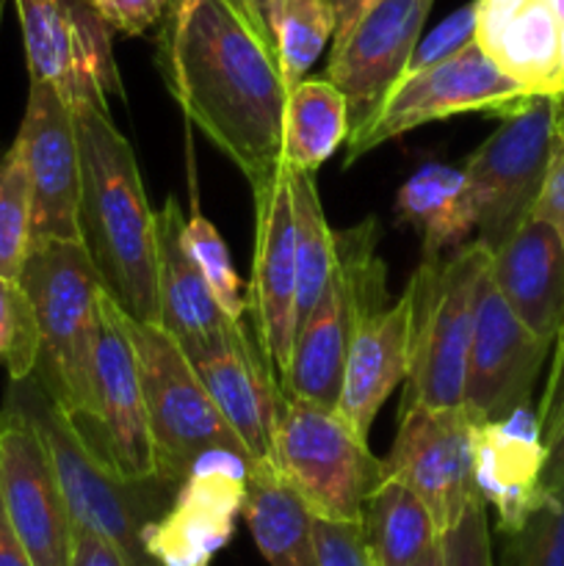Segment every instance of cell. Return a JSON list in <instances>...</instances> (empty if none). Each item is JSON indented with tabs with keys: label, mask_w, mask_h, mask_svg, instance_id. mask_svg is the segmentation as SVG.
Instances as JSON below:
<instances>
[{
	"label": "cell",
	"mask_w": 564,
	"mask_h": 566,
	"mask_svg": "<svg viewBox=\"0 0 564 566\" xmlns=\"http://www.w3.org/2000/svg\"><path fill=\"white\" fill-rule=\"evenodd\" d=\"M31 241V180L11 144L0 149V274L20 280Z\"/></svg>",
	"instance_id": "1f68e13d"
},
{
	"label": "cell",
	"mask_w": 564,
	"mask_h": 566,
	"mask_svg": "<svg viewBox=\"0 0 564 566\" xmlns=\"http://www.w3.org/2000/svg\"><path fill=\"white\" fill-rule=\"evenodd\" d=\"M86 3L108 22L111 31L142 36L169 14L175 0H86Z\"/></svg>",
	"instance_id": "f35d334b"
},
{
	"label": "cell",
	"mask_w": 564,
	"mask_h": 566,
	"mask_svg": "<svg viewBox=\"0 0 564 566\" xmlns=\"http://www.w3.org/2000/svg\"><path fill=\"white\" fill-rule=\"evenodd\" d=\"M125 329L136 352L155 473L180 486L199 457L210 451L241 453L252 462L247 446L216 407L180 343L164 326L138 324L127 313Z\"/></svg>",
	"instance_id": "52a82bcc"
},
{
	"label": "cell",
	"mask_w": 564,
	"mask_h": 566,
	"mask_svg": "<svg viewBox=\"0 0 564 566\" xmlns=\"http://www.w3.org/2000/svg\"><path fill=\"white\" fill-rule=\"evenodd\" d=\"M180 348L252 462L271 457L285 390L252 321H227L224 329Z\"/></svg>",
	"instance_id": "7c38bea8"
},
{
	"label": "cell",
	"mask_w": 564,
	"mask_h": 566,
	"mask_svg": "<svg viewBox=\"0 0 564 566\" xmlns=\"http://www.w3.org/2000/svg\"><path fill=\"white\" fill-rule=\"evenodd\" d=\"M39 363V332L20 280L0 274V365L9 379H25Z\"/></svg>",
	"instance_id": "836d02e7"
},
{
	"label": "cell",
	"mask_w": 564,
	"mask_h": 566,
	"mask_svg": "<svg viewBox=\"0 0 564 566\" xmlns=\"http://www.w3.org/2000/svg\"><path fill=\"white\" fill-rule=\"evenodd\" d=\"M11 144L31 180L33 241L83 243L75 111L50 83L31 81L22 125Z\"/></svg>",
	"instance_id": "2e32d148"
},
{
	"label": "cell",
	"mask_w": 564,
	"mask_h": 566,
	"mask_svg": "<svg viewBox=\"0 0 564 566\" xmlns=\"http://www.w3.org/2000/svg\"><path fill=\"white\" fill-rule=\"evenodd\" d=\"M224 3H227V6H230V9H232V11H236V14H238V17H241V20H243V22H247V25H249V28H252V31H254V33H258V36H260V39H263V42H265V44H269V39H265L263 28H260V25H258V20H254V17H252V11H249L247 0H224ZM269 48H271V44H269Z\"/></svg>",
	"instance_id": "bcb514c9"
},
{
	"label": "cell",
	"mask_w": 564,
	"mask_h": 566,
	"mask_svg": "<svg viewBox=\"0 0 564 566\" xmlns=\"http://www.w3.org/2000/svg\"><path fill=\"white\" fill-rule=\"evenodd\" d=\"M564 475V401L553 418L545 434V470H542V486H553Z\"/></svg>",
	"instance_id": "b9f144b4"
},
{
	"label": "cell",
	"mask_w": 564,
	"mask_h": 566,
	"mask_svg": "<svg viewBox=\"0 0 564 566\" xmlns=\"http://www.w3.org/2000/svg\"><path fill=\"white\" fill-rule=\"evenodd\" d=\"M435 0H376L332 42L326 77L341 88L348 111V138L357 136L407 75L424 22Z\"/></svg>",
	"instance_id": "e0dca14e"
},
{
	"label": "cell",
	"mask_w": 564,
	"mask_h": 566,
	"mask_svg": "<svg viewBox=\"0 0 564 566\" xmlns=\"http://www.w3.org/2000/svg\"><path fill=\"white\" fill-rule=\"evenodd\" d=\"M39 332L36 379L88 429L94 420V359L103 335L105 285L81 241H33L20 274Z\"/></svg>",
	"instance_id": "277c9868"
},
{
	"label": "cell",
	"mask_w": 564,
	"mask_h": 566,
	"mask_svg": "<svg viewBox=\"0 0 564 566\" xmlns=\"http://www.w3.org/2000/svg\"><path fill=\"white\" fill-rule=\"evenodd\" d=\"M490 276L520 321L547 343L564 324V241L547 221L529 219L490 252Z\"/></svg>",
	"instance_id": "7402d4cb"
},
{
	"label": "cell",
	"mask_w": 564,
	"mask_h": 566,
	"mask_svg": "<svg viewBox=\"0 0 564 566\" xmlns=\"http://www.w3.org/2000/svg\"><path fill=\"white\" fill-rule=\"evenodd\" d=\"M182 238H186L188 252L197 260L210 293L216 296L219 307L224 310L227 318H243V313H247V296L241 293V276L232 269L230 249H227L224 238L216 230L213 221L208 216H202V210L197 205H194L191 216H186Z\"/></svg>",
	"instance_id": "d6a6232c"
},
{
	"label": "cell",
	"mask_w": 564,
	"mask_h": 566,
	"mask_svg": "<svg viewBox=\"0 0 564 566\" xmlns=\"http://www.w3.org/2000/svg\"><path fill=\"white\" fill-rule=\"evenodd\" d=\"M81 431L94 451L125 479L158 475L136 352L125 329V310L108 291L103 296V335L94 359V420Z\"/></svg>",
	"instance_id": "d6986e66"
},
{
	"label": "cell",
	"mask_w": 564,
	"mask_h": 566,
	"mask_svg": "<svg viewBox=\"0 0 564 566\" xmlns=\"http://www.w3.org/2000/svg\"><path fill=\"white\" fill-rule=\"evenodd\" d=\"M332 9H335V39L332 42H337V39H343L348 33V28L354 25V22L359 20V14H363L368 6H374L376 0H330Z\"/></svg>",
	"instance_id": "ee69618b"
},
{
	"label": "cell",
	"mask_w": 564,
	"mask_h": 566,
	"mask_svg": "<svg viewBox=\"0 0 564 566\" xmlns=\"http://www.w3.org/2000/svg\"><path fill=\"white\" fill-rule=\"evenodd\" d=\"M158 64L171 97L199 133L258 186L282 166L291 88L276 55L224 0H175Z\"/></svg>",
	"instance_id": "6da1fadb"
},
{
	"label": "cell",
	"mask_w": 564,
	"mask_h": 566,
	"mask_svg": "<svg viewBox=\"0 0 564 566\" xmlns=\"http://www.w3.org/2000/svg\"><path fill=\"white\" fill-rule=\"evenodd\" d=\"M293 205V243H296V326L307 318L330 282L335 263V230L326 224L324 205L313 175L285 169Z\"/></svg>",
	"instance_id": "f546056e"
},
{
	"label": "cell",
	"mask_w": 564,
	"mask_h": 566,
	"mask_svg": "<svg viewBox=\"0 0 564 566\" xmlns=\"http://www.w3.org/2000/svg\"><path fill=\"white\" fill-rule=\"evenodd\" d=\"M558 144L553 94H536L464 160L476 232L490 252L531 216Z\"/></svg>",
	"instance_id": "9c48e42d"
},
{
	"label": "cell",
	"mask_w": 564,
	"mask_h": 566,
	"mask_svg": "<svg viewBox=\"0 0 564 566\" xmlns=\"http://www.w3.org/2000/svg\"><path fill=\"white\" fill-rule=\"evenodd\" d=\"M247 468L249 459L232 451L199 457L169 509L144 531V551L155 566H210L241 514Z\"/></svg>",
	"instance_id": "ac0fdd59"
},
{
	"label": "cell",
	"mask_w": 564,
	"mask_h": 566,
	"mask_svg": "<svg viewBox=\"0 0 564 566\" xmlns=\"http://www.w3.org/2000/svg\"><path fill=\"white\" fill-rule=\"evenodd\" d=\"M473 453L476 490L495 509L498 531L512 539L545 497V442L534 409L523 407L506 420L476 423Z\"/></svg>",
	"instance_id": "44dd1931"
},
{
	"label": "cell",
	"mask_w": 564,
	"mask_h": 566,
	"mask_svg": "<svg viewBox=\"0 0 564 566\" xmlns=\"http://www.w3.org/2000/svg\"><path fill=\"white\" fill-rule=\"evenodd\" d=\"M562 401H564V324H562V329H558L556 343H553L551 365H547L545 390H542L540 403H536V409H534L542 442H545L547 429H551V423H553V418H556Z\"/></svg>",
	"instance_id": "ab89813d"
},
{
	"label": "cell",
	"mask_w": 564,
	"mask_h": 566,
	"mask_svg": "<svg viewBox=\"0 0 564 566\" xmlns=\"http://www.w3.org/2000/svg\"><path fill=\"white\" fill-rule=\"evenodd\" d=\"M558 94H564V20H562V39H558Z\"/></svg>",
	"instance_id": "c3c4849f"
},
{
	"label": "cell",
	"mask_w": 564,
	"mask_h": 566,
	"mask_svg": "<svg viewBox=\"0 0 564 566\" xmlns=\"http://www.w3.org/2000/svg\"><path fill=\"white\" fill-rule=\"evenodd\" d=\"M14 401L42 434L75 528L92 531L119 551L127 566H155L144 551V531L169 509L177 486L158 479H125L92 448L75 420L53 401L36 374L9 379Z\"/></svg>",
	"instance_id": "3957f363"
},
{
	"label": "cell",
	"mask_w": 564,
	"mask_h": 566,
	"mask_svg": "<svg viewBox=\"0 0 564 566\" xmlns=\"http://www.w3.org/2000/svg\"><path fill=\"white\" fill-rule=\"evenodd\" d=\"M0 492L33 566H70L75 525L53 457L33 420L9 398L0 409Z\"/></svg>",
	"instance_id": "9a60e30c"
},
{
	"label": "cell",
	"mask_w": 564,
	"mask_h": 566,
	"mask_svg": "<svg viewBox=\"0 0 564 566\" xmlns=\"http://www.w3.org/2000/svg\"><path fill=\"white\" fill-rule=\"evenodd\" d=\"M81 235L105 291L138 324H158L155 210L130 142L105 108L75 111Z\"/></svg>",
	"instance_id": "7a4b0ae2"
},
{
	"label": "cell",
	"mask_w": 564,
	"mask_h": 566,
	"mask_svg": "<svg viewBox=\"0 0 564 566\" xmlns=\"http://www.w3.org/2000/svg\"><path fill=\"white\" fill-rule=\"evenodd\" d=\"M348 138V111L330 77H304L291 88L282 116V166L315 175Z\"/></svg>",
	"instance_id": "83f0119b"
},
{
	"label": "cell",
	"mask_w": 564,
	"mask_h": 566,
	"mask_svg": "<svg viewBox=\"0 0 564 566\" xmlns=\"http://www.w3.org/2000/svg\"><path fill=\"white\" fill-rule=\"evenodd\" d=\"M335 39V9L330 0H285L274 25V50L285 86L293 88Z\"/></svg>",
	"instance_id": "4dcf8cb0"
},
{
	"label": "cell",
	"mask_w": 564,
	"mask_h": 566,
	"mask_svg": "<svg viewBox=\"0 0 564 566\" xmlns=\"http://www.w3.org/2000/svg\"><path fill=\"white\" fill-rule=\"evenodd\" d=\"M376 238L379 224L370 216L348 230H335L330 282L293 335L291 363L282 376L285 396L337 407L354 335L370 315L390 304L387 269L376 252Z\"/></svg>",
	"instance_id": "8992f818"
},
{
	"label": "cell",
	"mask_w": 564,
	"mask_h": 566,
	"mask_svg": "<svg viewBox=\"0 0 564 566\" xmlns=\"http://www.w3.org/2000/svg\"><path fill=\"white\" fill-rule=\"evenodd\" d=\"M0 566H33L31 556H28L20 536H17L14 525H11L9 514H6L3 492H0Z\"/></svg>",
	"instance_id": "7bdbcfd3"
},
{
	"label": "cell",
	"mask_w": 564,
	"mask_h": 566,
	"mask_svg": "<svg viewBox=\"0 0 564 566\" xmlns=\"http://www.w3.org/2000/svg\"><path fill=\"white\" fill-rule=\"evenodd\" d=\"M409 368V302L398 296L370 315L354 335L335 412L368 440L376 415Z\"/></svg>",
	"instance_id": "cb8c5ba5"
},
{
	"label": "cell",
	"mask_w": 564,
	"mask_h": 566,
	"mask_svg": "<svg viewBox=\"0 0 564 566\" xmlns=\"http://www.w3.org/2000/svg\"><path fill=\"white\" fill-rule=\"evenodd\" d=\"M70 566H127L125 558L119 556L111 542L103 536L92 534V531L75 528V542H72V558Z\"/></svg>",
	"instance_id": "60d3db41"
},
{
	"label": "cell",
	"mask_w": 564,
	"mask_h": 566,
	"mask_svg": "<svg viewBox=\"0 0 564 566\" xmlns=\"http://www.w3.org/2000/svg\"><path fill=\"white\" fill-rule=\"evenodd\" d=\"M241 517L271 566H318L313 509L271 457L249 462Z\"/></svg>",
	"instance_id": "484cf974"
},
{
	"label": "cell",
	"mask_w": 564,
	"mask_h": 566,
	"mask_svg": "<svg viewBox=\"0 0 564 566\" xmlns=\"http://www.w3.org/2000/svg\"><path fill=\"white\" fill-rule=\"evenodd\" d=\"M363 531L376 566H412L440 545L429 506L396 479H382L368 495Z\"/></svg>",
	"instance_id": "f1b7e54d"
},
{
	"label": "cell",
	"mask_w": 564,
	"mask_h": 566,
	"mask_svg": "<svg viewBox=\"0 0 564 566\" xmlns=\"http://www.w3.org/2000/svg\"><path fill=\"white\" fill-rule=\"evenodd\" d=\"M442 566H492L484 497H473L462 517L440 534Z\"/></svg>",
	"instance_id": "d590c367"
},
{
	"label": "cell",
	"mask_w": 564,
	"mask_h": 566,
	"mask_svg": "<svg viewBox=\"0 0 564 566\" xmlns=\"http://www.w3.org/2000/svg\"><path fill=\"white\" fill-rule=\"evenodd\" d=\"M28 75L50 83L72 111L105 108L122 97L111 28L86 0H14Z\"/></svg>",
	"instance_id": "8fae6325"
},
{
	"label": "cell",
	"mask_w": 564,
	"mask_h": 566,
	"mask_svg": "<svg viewBox=\"0 0 564 566\" xmlns=\"http://www.w3.org/2000/svg\"><path fill=\"white\" fill-rule=\"evenodd\" d=\"M254 254L247 293V318L258 329L276 374L285 376L296 335V243L285 166L252 186Z\"/></svg>",
	"instance_id": "ffe728a7"
},
{
	"label": "cell",
	"mask_w": 564,
	"mask_h": 566,
	"mask_svg": "<svg viewBox=\"0 0 564 566\" xmlns=\"http://www.w3.org/2000/svg\"><path fill=\"white\" fill-rule=\"evenodd\" d=\"M553 343L536 337L514 315L495 287L487 265L476 296L473 337L464 370L462 407L476 423L506 420L531 407L534 385L551 359Z\"/></svg>",
	"instance_id": "5bb4252c"
},
{
	"label": "cell",
	"mask_w": 564,
	"mask_h": 566,
	"mask_svg": "<svg viewBox=\"0 0 564 566\" xmlns=\"http://www.w3.org/2000/svg\"><path fill=\"white\" fill-rule=\"evenodd\" d=\"M412 566H442V551H440V545H437L435 551L426 553V556L420 558L418 564H412Z\"/></svg>",
	"instance_id": "681fc988"
},
{
	"label": "cell",
	"mask_w": 564,
	"mask_h": 566,
	"mask_svg": "<svg viewBox=\"0 0 564 566\" xmlns=\"http://www.w3.org/2000/svg\"><path fill=\"white\" fill-rule=\"evenodd\" d=\"M476 420L464 407L401 409L396 442L382 459L385 479L407 484L429 506L440 534L451 528L476 490Z\"/></svg>",
	"instance_id": "4fadbf2b"
},
{
	"label": "cell",
	"mask_w": 564,
	"mask_h": 566,
	"mask_svg": "<svg viewBox=\"0 0 564 566\" xmlns=\"http://www.w3.org/2000/svg\"><path fill=\"white\" fill-rule=\"evenodd\" d=\"M396 216L420 232L424 258L464 243L476 230L464 171L448 164L420 166L398 191Z\"/></svg>",
	"instance_id": "4316f807"
},
{
	"label": "cell",
	"mask_w": 564,
	"mask_h": 566,
	"mask_svg": "<svg viewBox=\"0 0 564 566\" xmlns=\"http://www.w3.org/2000/svg\"><path fill=\"white\" fill-rule=\"evenodd\" d=\"M186 216L175 197L155 213V271H158V326L177 343H194L224 329V310L210 293L197 260L186 247Z\"/></svg>",
	"instance_id": "d4e9b609"
},
{
	"label": "cell",
	"mask_w": 564,
	"mask_h": 566,
	"mask_svg": "<svg viewBox=\"0 0 564 566\" xmlns=\"http://www.w3.org/2000/svg\"><path fill=\"white\" fill-rule=\"evenodd\" d=\"M534 97L536 94L506 75L473 42L440 64L407 72L396 83L385 105L376 111L374 119L357 136L346 138V166L357 164L379 144L429 122L459 114H487L503 119L529 105Z\"/></svg>",
	"instance_id": "30bf717a"
},
{
	"label": "cell",
	"mask_w": 564,
	"mask_h": 566,
	"mask_svg": "<svg viewBox=\"0 0 564 566\" xmlns=\"http://www.w3.org/2000/svg\"><path fill=\"white\" fill-rule=\"evenodd\" d=\"M553 105H556V133H558V142H564V94H553Z\"/></svg>",
	"instance_id": "7dc6e473"
},
{
	"label": "cell",
	"mask_w": 564,
	"mask_h": 566,
	"mask_svg": "<svg viewBox=\"0 0 564 566\" xmlns=\"http://www.w3.org/2000/svg\"><path fill=\"white\" fill-rule=\"evenodd\" d=\"M490 249L476 238L420 260L409 280V368L401 409L459 407L473 337L479 282Z\"/></svg>",
	"instance_id": "5b68a950"
},
{
	"label": "cell",
	"mask_w": 564,
	"mask_h": 566,
	"mask_svg": "<svg viewBox=\"0 0 564 566\" xmlns=\"http://www.w3.org/2000/svg\"><path fill=\"white\" fill-rule=\"evenodd\" d=\"M315 553L318 566H376L363 520L315 517Z\"/></svg>",
	"instance_id": "8d00e7d4"
},
{
	"label": "cell",
	"mask_w": 564,
	"mask_h": 566,
	"mask_svg": "<svg viewBox=\"0 0 564 566\" xmlns=\"http://www.w3.org/2000/svg\"><path fill=\"white\" fill-rule=\"evenodd\" d=\"M512 539V566H564V475L547 486L536 512Z\"/></svg>",
	"instance_id": "e575fe53"
},
{
	"label": "cell",
	"mask_w": 564,
	"mask_h": 566,
	"mask_svg": "<svg viewBox=\"0 0 564 566\" xmlns=\"http://www.w3.org/2000/svg\"><path fill=\"white\" fill-rule=\"evenodd\" d=\"M476 42V0L473 3L462 6L453 14H448L429 36L418 39L415 44V53L409 59V70H424V66L440 64V61L451 59L459 50H464L468 44Z\"/></svg>",
	"instance_id": "74e56055"
},
{
	"label": "cell",
	"mask_w": 564,
	"mask_h": 566,
	"mask_svg": "<svg viewBox=\"0 0 564 566\" xmlns=\"http://www.w3.org/2000/svg\"><path fill=\"white\" fill-rule=\"evenodd\" d=\"M282 3H285V0H247L249 11H252V17L258 20V25L263 28L271 50H274V25H276V17H280V11H282ZM274 55H276V50H274Z\"/></svg>",
	"instance_id": "f6af8a7d"
},
{
	"label": "cell",
	"mask_w": 564,
	"mask_h": 566,
	"mask_svg": "<svg viewBox=\"0 0 564 566\" xmlns=\"http://www.w3.org/2000/svg\"><path fill=\"white\" fill-rule=\"evenodd\" d=\"M271 459L315 517L363 520L370 492L385 479L382 459L324 403L285 396Z\"/></svg>",
	"instance_id": "ba28073f"
},
{
	"label": "cell",
	"mask_w": 564,
	"mask_h": 566,
	"mask_svg": "<svg viewBox=\"0 0 564 566\" xmlns=\"http://www.w3.org/2000/svg\"><path fill=\"white\" fill-rule=\"evenodd\" d=\"M562 20L551 0H476V44L531 94H558Z\"/></svg>",
	"instance_id": "603a6c76"
}]
</instances>
